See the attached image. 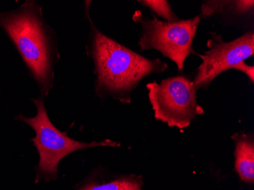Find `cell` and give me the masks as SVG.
I'll list each match as a JSON object with an SVG mask.
<instances>
[{"instance_id":"6da1fadb","label":"cell","mask_w":254,"mask_h":190,"mask_svg":"<svg viewBox=\"0 0 254 190\" xmlns=\"http://www.w3.org/2000/svg\"><path fill=\"white\" fill-rule=\"evenodd\" d=\"M88 54L95 63L96 94L111 96L128 104L138 83L148 75L160 73L168 65L159 59L149 60L121 45L97 29L91 18Z\"/></svg>"},{"instance_id":"7a4b0ae2","label":"cell","mask_w":254,"mask_h":190,"mask_svg":"<svg viewBox=\"0 0 254 190\" xmlns=\"http://www.w3.org/2000/svg\"><path fill=\"white\" fill-rule=\"evenodd\" d=\"M0 28L15 44L36 80L41 96H48L54 85V66L59 61L54 30L44 21L36 1H26L18 9L0 13Z\"/></svg>"},{"instance_id":"3957f363","label":"cell","mask_w":254,"mask_h":190,"mask_svg":"<svg viewBox=\"0 0 254 190\" xmlns=\"http://www.w3.org/2000/svg\"><path fill=\"white\" fill-rule=\"evenodd\" d=\"M32 101L36 106V116L29 118L19 115L16 119L28 124L36 133L31 140L40 154L39 164L37 166V181L40 179L46 181L57 179L60 161L74 151L95 147L121 145L111 140L85 143L69 138L66 132H61L51 123L44 106V97Z\"/></svg>"},{"instance_id":"277c9868","label":"cell","mask_w":254,"mask_h":190,"mask_svg":"<svg viewBox=\"0 0 254 190\" xmlns=\"http://www.w3.org/2000/svg\"><path fill=\"white\" fill-rule=\"evenodd\" d=\"M133 21L142 27L138 44L141 51L154 49L176 64L178 69H184L186 59L193 52L192 41L195 38L201 15L188 20L164 22L150 19L142 11L134 13Z\"/></svg>"},{"instance_id":"5b68a950","label":"cell","mask_w":254,"mask_h":190,"mask_svg":"<svg viewBox=\"0 0 254 190\" xmlns=\"http://www.w3.org/2000/svg\"><path fill=\"white\" fill-rule=\"evenodd\" d=\"M155 117L171 127L188 128L196 117L204 114L198 104L193 81L184 75L171 77L146 85Z\"/></svg>"},{"instance_id":"8992f818","label":"cell","mask_w":254,"mask_h":190,"mask_svg":"<svg viewBox=\"0 0 254 190\" xmlns=\"http://www.w3.org/2000/svg\"><path fill=\"white\" fill-rule=\"evenodd\" d=\"M207 41L208 51L199 54L202 63L197 68L193 83L196 90L207 88L210 83L223 72L233 69L240 63L254 54V34L248 31L230 42H225L220 34L210 33Z\"/></svg>"},{"instance_id":"52a82bcc","label":"cell","mask_w":254,"mask_h":190,"mask_svg":"<svg viewBox=\"0 0 254 190\" xmlns=\"http://www.w3.org/2000/svg\"><path fill=\"white\" fill-rule=\"evenodd\" d=\"M235 143V171L243 182L254 181V141L249 134H235L232 136Z\"/></svg>"},{"instance_id":"ba28073f","label":"cell","mask_w":254,"mask_h":190,"mask_svg":"<svg viewBox=\"0 0 254 190\" xmlns=\"http://www.w3.org/2000/svg\"><path fill=\"white\" fill-rule=\"evenodd\" d=\"M142 179L136 176H125L106 184H91L79 190H142Z\"/></svg>"},{"instance_id":"9c48e42d","label":"cell","mask_w":254,"mask_h":190,"mask_svg":"<svg viewBox=\"0 0 254 190\" xmlns=\"http://www.w3.org/2000/svg\"><path fill=\"white\" fill-rule=\"evenodd\" d=\"M138 2H140L144 6L148 7L157 15L168 21V22L181 20L173 11L171 5L168 1H165V0H144V1H138Z\"/></svg>"},{"instance_id":"30bf717a","label":"cell","mask_w":254,"mask_h":190,"mask_svg":"<svg viewBox=\"0 0 254 190\" xmlns=\"http://www.w3.org/2000/svg\"><path fill=\"white\" fill-rule=\"evenodd\" d=\"M233 69L238 70L241 72L245 73L247 76L251 79V81L254 83V68L253 65H249L245 62L240 63L238 65L234 67Z\"/></svg>"}]
</instances>
